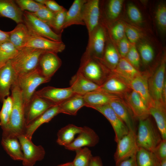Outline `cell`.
Segmentation results:
<instances>
[{
	"instance_id": "f35d334b",
	"label": "cell",
	"mask_w": 166,
	"mask_h": 166,
	"mask_svg": "<svg viewBox=\"0 0 166 166\" xmlns=\"http://www.w3.org/2000/svg\"><path fill=\"white\" fill-rule=\"evenodd\" d=\"M14 1L23 12L27 11L35 13L44 5L36 2L35 0H16Z\"/></svg>"
},
{
	"instance_id": "8d00e7d4",
	"label": "cell",
	"mask_w": 166,
	"mask_h": 166,
	"mask_svg": "<svg viewBox=\"0 0 166 166\" xmlns=\"http://www.w3.org/2000/svg\"><path fill=\"white\" fill-rule=\"evenodd\" d=\"M0 111V126L2 129L5 128L9 122L13 108V101L11 96L5 98L2 102Z\"/></svg>"
},
{
	"instance_id": "d4e9b609",
	"label": "cell",
	"mask_w": 166,
	"mask_h": 166,
	"mask_svg": "<svg viewBox=\"0 0 166 166\" xmlns=\"http://www.w3.org/2000/svg\"><path fill=\"white\" fill-rule=\"evenodd\" d=\"M86 0H75L66 13L63 29L73 25H85L82 17L83 6Z\"/></svg>"
},
{
	"instance_id": "277c9868",
	"label": "cell",
	"mask_w": 166,
	"mask_h": 166,
	"mask_svg": "<svg viewBox=\"0 0 166 166\" xmlns=\"http://www.w3.org/2000/svg\"><path fill=\"white\" fill-rule=\"evenodd\" d=\"M51 79L44 77L38 67L30 72L18 76L17 82L21 92L25 107L34 94L37 88L42 84L49 82Z\"/></svg>"
},
{
	"instance_id": "4dcf8cb0",
	"label": "cell",
	"mask_w": 166,
	"mask_h": 166,
	"mask_svg": "<svg viewBox=\"0 0 166 166\" xmlns=\"http://www.w3.org/2000/svg\"><path fill=\"white\" fill-rule=\"evenodd\" d=\"M1 144L4 150L12 159L22 160L23 154L17 137H2Z\"/></svg>"
},
{
	"instance_id": "f1b7e54d",
	"label": "cell",
	"mask_w": 166,
	"mask_h": 166,
	"mask_svg": "<svg viewBox=\"0 0 166 166\" xmlns=\"http://www.w3.org/2000/svg\"><path fill=\"white\" fill-rule=\"evenodd\" d=\"M58 105L60 113L76 115L85 104L83 96L74 94Z\"/></svg>"
},
{
	"instance_id": "44dd1931",
	"label": "cell",
	"mask_w": 166,
	"mask_h": 166,
	"mask_svg": "<svg viewBox=\"0 0 166 166\" xmlns=\"http://www.w3.org/2000/svg\"><path fill=\"white\" fill-rule=\"evenodd\" d=\"M70 85L74 94L82 96L100 88V86L89 80L78 71L71 77Z\"/></svg>"
},
{
	"instance_id": "d590c367",
	"label": "cell",
	"mask_w": 166,
	"mask_h": 166,
	"mask_svg": "<svg viewBox=\"0 0 166 166\" xmlns=\"http://www.w3.org/2000/svg\"><path fill=\"white\" fill-rule=\"evenodd\" d=\"M103 56V61L112 71L116 67L120 59L116 50L112 45L109 44L105 49Z\"/></svg>"
},
{
	"instance_id": "60d3db41",
	"label": "cell",
	"mask_w": 166,
	"mask_h": 166,
	"mask_svg": "<svg viewBox=\"0 0 166 166\" xmlns=\"http://www.w3.org/2000/svg\"><path fill=\"white\" fill-rule=\"evenodd\" d=\"M33 13L52 28L54 13L51 11L44 5L37 12Z\"/></svg>"
},
{
	"instance_id": "ac0fdd59",
	"label": "cell",
	"mask_w": 166,
	"mask_h": 166,
	"mask_svg": "<svg viewBox=\"0 0 166 166\" xmlns=\"http://www.w3.org/2000/svg\"><path fill=\"white\" fill-rule=\"evenodd\" d=\"M78 134L71 143L65 146L66 149L75 151L83 147H93L99 142V138L97 134L88 127H83Z\"/></svg>"
},
{
	"instance_id": "83f0119b",
	"label": "cell",
	"mask_w": 166,
	"mask_h": 166,
	"mask_svg": "<svg viewBox=\"0 0 166 166\" xmlns=\"http://www.w3.org/2000/svg\"><path fill=\"white\" fill-rule=\"evenodd\" d=\"M9 41L19 50L25 47L30 35L25 25L21 23L9 31Z\"/></svg>"
},
{
	"instance_id": "7402d4cb",
	"label": "cell",
	"mask_w": 166,
	"mask_h": 166,
	"mask_svg": "<svg viewBox=\"0 0 166 166\" xmlns=\"http://www.w3.org/2000/svg\"><path fill=\"white\" fill-rule=\"evenodd\" d=\"M128 85L140 96L149 108L154 101L150 93L147 75L141 74L130 81Z\"/></svg>"
},
{
	"instance_id": "9c48e42d",
	"label": "cell",
	"mask_w": 166,
	"mask_h": 166,
	"mask_svg": "<svg viewBox=\"0 0 166 166\" xmlns=\"http://www.w3.org/2000/svg\"><path fill=\"white\" fill-rule=\"evenodd\" d=\"M89 37L87 46L81 58H94L101 60L105 49V41L103 28L98 26Z\"/></svg>"
},
{
	"instance_id": "7bdbcfd3",
	"label": "cell",
	"mask_w": 166,
	"mask_h": 166,
	"mask_svg": "<svg viewBox=\"0 0 166 166\" xmlns=\"http://www.w3.org/2000/svg\"><path fill=\"white\" fill-rule=\"evenodd\" d=\"M140 55L143 61L146 64L150 63L153 60L154 53L152 46L147 43H142L139 46Z\"/></svg>"
},
{
	"instance_id": "7c38bea8",
	"label": "cell",
	"mask_w": 166,
	"mask_h": 166,
	"mask_svg": "<svg viewBox=\"0 0 166 166\" xmlns=\"http://www.w3.org/2000/svg\"><path fill=\"white\" fill-rule=\"evenodd\" d=\"M165 70L166 60L165 58L164 57L155 73L148 79L149 91L153 101L162 102L161 93L164 84L166 81Z\"/></svg>"
},
{
	"instance_id": "c3c4849f",
	"label": "cell",
	"mask_w": 166,
	"mask_h": 166,
	"mask_svg": "<svg viewBox=\"0 0 166 166\" xmlns=\"http://www.w3.org/2000/svg\"><path fill=\"white\" fill-rule=\"evenodd\" d=\"M125 33L127 38L131 45H135L140 38V35L138 32L131 27H126Z\"/></svg>"
},
{
	"instance_id": "f546056e",
	"label": "cell",
	"mask_w": 166,
	"mask_h": 166,
	"mask_svg": "<svg viewBox=\"0 0 166 166\" xmlns=\"http://www.w3.org/2000/svg\"><path fill=\"white\" fill-rule=\"evenodd\" d=\"M112 71L127 83L141 74L125 58L123 57L120 59L117 65Z\"/></svg>"
},
{
	"instance_id": "4316f807",
	"label": "cell",
	"mask_w": 166,
	"mask_h": 166,
	"mask_svg": "<svg viewBox=\"0 0 166 166\" xmlns=\"http://www.w3.org/2000/svg\"><path fill=\"white\" fill-rule=\"evenodd\" d=\"M22 11L12 0H0V17L12 19L17 24L23 23Z\"/></svg>"
},
{
	"instance_id": "ba28073f",
	"label": "cell",
	"mask_w": 166,
	"mask_h": 166,
	"mask_svg": "<svg viewBox=\"0 0 166 166\" xmlns=\"http://www.w3.org/2000/svg\"><path fill=\"white\" fill-rule=\"evenodd\" d=\"M18 138L23 151V157L22 161L24 166H33L37 161L44 159L45 152L42 146L35 145L25 134L18 136Z\"/></svg>"
},
{
	"instance_id": "3957f363",
	"label": "cell",
	"mask_w": 166,
	"mask_h": 166,
	"mask_svg": "<svg viewBox=\"0 0 166 166\" xmlns=\"http://www.w3.org/2000/svg\"><path fill=\"white\" fill-rule=\"evenodd\" d=\"M136 134L137 143L139 147L154 151L162 140L157 128L149 117L139 120Z\"/></svg>"
},
{
	"instance_id": "f907efd6",
	"label": "cell",
	"mask_w": 166,
	"mask_h": 166,
	"mask_svg": "<svg viewBox=\"0 0 166 166\" xmlns=\"http://www.w3.org/2000/svg\"><path fill=\"white\" fill-rule=\"evenodd\" d=\"M131 44L126 37L124 36L120 40L119 45V51L123 58H125L129 52Z\"/></svg>"
},
{
	"instance_id": "74e56055",
	"label": "cell",
	"mask_w": 166,
	"mask_h": 166,
	"mask_svg": "<svg viewBox=\"0 0 166 166\" xmlns=\"http://www.w3.org/2000/svg\"><path fill=\"white\" fill-rule=\"evenodd\" d=\"M76 155L72 162L73 166H89L92 155L91 151L87 147L76 150Z\"/></svg>"
},
{
	"instance_id": "603a6c76",
	"label": "cell",
	"mask_w": 166,
	"mask_h": 166,
	"mask_svg": "<svg viewBox=\"0 0 166 166\" xmlns=\"http://www.w3.org/2000/svg\"><path fill=\"white\" fill-rule=\"evenodd\" d=\"M150 115L154 118L163 140H166V105L154 101L149 107Z\"/></svg>"
},
{
	"instance_id": "8992f818",
	"label": "cell",
	"mask_w": 166,
	"mask_h": 166,
	"mask_svg": "<svg viewBox=\"0 0 166 166\" xmlns=\"http://www.w3.org/2000/svg\"><path fill=\"white\" fill-rule=\"evenodd\" d=\"M100 60L94 58H81L78 71L90 81L101 86L109 77L107 76V71L100 63Z\"/></svg>"
},
{
	"instance_id": "bcb514c9",
	"label": "cell",
	"mask_w": 166,
	"mask_h": 166,
	"mask_svg": "<svg viewBox=\"0 0 166 166\" xmlns=\"http://www.w3.org/2000/svg\"><path fill=\"white\" fill-rule=\"evenodd\" d=\"M127 13L130 19L133 22L140 23L142 20V16L140 11L133 4H129L128 5Z\"/></svg>"
},
{
	"instance_id": "484cf974",
	"label": "cell",
	"mask_w": 166,
	"mask_h": 166,
	"mask_svg": "<svg viewBox=\"0 0 166 166\" xmlns=\"http://www.w3.org/2000/svg\"><path fill=\"white\" fill-rule=\"evenodd\" d=\"M83 97L85 106L90 108L109 104L112 100L119 98L117 95L107 93L100 89L86 94Z\"/></svg>"
},
{
	"instance_id": "db71d44e",
	"label": "cell",
	"mask_w": 166,
	"mask_h": 166,
	"mask_svg": "<svg viewBox=\"0 0 166 166\" xmlns=\"http://www.w3.org/2000/svg\"><path fill=\"white\" fill-rule=\"evenodd\" d=\"M89 166H103L101 158L98 156H92Z\"/></svg>"
},
{
	"instance_id": "d6a6232c",
	"label": "cell",
	"mask_w": 166,
	"mask_h": 166,
	"mask_svg": "<svg viewBox=\"0 0 166 166\" xmlns=\"http://www.w3.org/2000/svg\"><path fill=\"white\" fill-rule=\"evenodd\" d=\"M128 89V86L125 83L113 76H110L100 86V88L105 92L115 95L125 93Z\"/></svg>"
},
{
	"instance_id": "ffe728a7",
	"label": "cell",
	"mask_w": 166,
	"mask_h": 166,
	"mask_svg": "<svg viewBox=\"0 0 166 166\" xmlns=\"http://www.w3.org/2000/svg\"><path fill=\"white\" fill-rule=\"evenodd\" d=\"M109 104L129 131L136 132L137 128L136 119L126 104L118 98L112 100Z\"/></svg>"
},
{
	"instance_id": "836d02e7",
	"label": "cell",
	"mask_w": 166,
	"mask_h": 166,
	"mask_svg": "<svg viewBox=\"0 0 166 166\" xmlns=\"http://www.w3.org/2000/svg\"><path fill=\"white\" fill-rule=\"evenodd\" d=\"M137 166H160V162L152 152L139 147L135 155Z\"/></svg>"
},
{
	"instance_id": "4fadbf2b",
	"label": "cell",
	"mask_w": 166,
	"mask_h": 166,
	"mask_svg": "<svg viewBox=\"0 0 166 166\" xmlns=\"http://www.w3.org/2000/svg\"><path fill=\"white\" fill-rule=\"evenodd\" d=\"M99 0H86L82 12L83 21L89 35L98 26L100 16Z\"/></svg>"
},
{
	"instance_id": "9a60e30c",
	"label": "cell",
	"mask_w": 166,
	"mask_h": 166,
	"mask_svg": "<svg viewBox=\"0 0 166 166\" xmlns=\"http://www.w3.org/2000/svg\"><path fill=\"white\" fill-rule=\"evenodd\" d=\"M17 77L10 60L0 67V101L1 102L9 96L10 90L16 82Z\"/></svg>"
},
{
	"instance_id": "cb8c5ba5",
	"label": "cell",
	"mask_w": 166,
	"mask_h": 166,
	"mask_svg": "<svg viewBox=\"0 0 166 166\" xmlns=\"http://www.w3.org/2000/svg\"><path fill=\"white\" fill-rule=\"evenodd\" d=\"M60 113L58 105H55L50 107L26 126L25 135L31 140L34 132L41 125L49 122Z\"/></svg>"
},
{
	"instance_id": "7dc6e473",
	"label": "cell",
	"mask_w": 166,
	"mask_h": 166,
	"mask_svg": "<svg viewBox=\"0 0 166 166\" xmlns=\"http://www.w3.org/2000/svg\"><path fill=\"white\" fill-rule=\"evenodd\" d=\"M153 153L160 162L166 159V140H162L155 149Z\"/></svg>"
},
{
	"instance_id": "ee69618b",
	"label": "cell",
	"mask_w": 166,
	"mask_h": 166,
	"mask_svg": "<svg viewBox=\"0 0 166 166\" xmlns=\"http://www.w3.org/2000/svg\"><path fill=\"white\" fill-rule=\"evenodd\" d=\"M125 58L138 69L140 66V56L135 45H131L130 50Z\"/></svg>"
},
{
	"instance_id": "7a4b0ae2",
	"label": "cell",
	"mask_w": 166,
	"mask_h": 166,
	"mask_svg": "<svg viewBox=\"0 0 166 166\" xmlns=\"http://www.w3.org/2000/svg\"><path fill=\"white\" fill-rule=\"evenodd\" d=\"M44 52L30 47H25L19 50L15 57L10 60L17 75H23L37 68L40 57Z\"/></svg>"
},
{
	"instance_id": "ab89813d",
	"label": "cell",
	"mask_w": 166,
	"mask_h": 166,
	"mask_svg": "<svg viewBox=\"0 0 166 166\" xmlns=\"http://www.w3.org/2000/svg\"><path fill=\"white\" fill-rule=\"evenodd\" d=\"M123 1L111 0L108 5L107 14L110 19L113 20L117 18L121 10Z\"/></svg>"
},
{
	"instance_id": "681fc988",
	"label": "cell",
	"mask_w": 166,
	"mask_h": 166,
	"mask_svg": "<svg viewBox=\"0 0 166 166\" xmlns=\"http://www.w3.org/2000/svg\"><path fill=\"white\" fill-rule=\"evenodd\" d=\"M125 29L123 24L119 23L112 29L111 33L113 38L116 40H120L124 36Z\"/></svg>"
},
{
	"instance_id": "2e32d148",
	"label": "cell",
	"mask_w": 166,
	"mask_h": 166,
	"mask_svg": "<svg viewBox=\"0 0 166 166\" xmlns=\"http://www.w3.org/2000/svg\"><path fill=\"white\" fill-rule=\"evenodd\" d=\"M125 98V103L136 119L142 120L149 117V107L136 92L132 90L126 93Z\"/></svg>"
},
{
	"instance_id": "816d5d0a",
	"label": "cell",
	"mask_w": 166,
	"mask_h": 166,
	"mask_svg": "<svg viewBox=\"0 0 166 166\" xmlns=\"http://www.w3.org/2000/svg\"><path fill=\"white\" fill-rule=\"evenodd\" d=\"M44 5L54 13L61 11L66 9L54 0H45Z\"/></svg>"
},
{
	"instance_id": "e0dca14e",
	"label": "cell",
	"mask_w": 166,
	"mask_h": 166,
	"mask_svg": "<svg viewBox=\"0 0 166 166\" xmlns=\"http://www.w3.org/2000/svg\"><path fill=\"white\" fill-rule=\"evenodd\" d=\"M25 47L57 54L64 51L65 45L62 41L56 42L44 37L30 35Z\"/></svg>"
},
{
	"instance_id": "8fae6325",
	"label": "cell",
	"mask_w": 166,
	"mask_h": 166,
	"mask_svg": "<svg viewBox=\"0 0 166 166\" xmlns=\"http://www.w3.org/2000/svg\"><path fill=\"white\" fill-rule=\"evenodd\" d=\"M55 105L34 93L25 107L26 126L49 108Z\"/></svg>"
},
{
	"instance_id": "f6af8a7d",
	"label": "cell",
	"mask_w": 166,
	"mask_h": 166,
	"mask_svg": "<svg viewBox=\"0 0 166 166\" xmlns=\"http://www.w3.org/2000/svg\"><path fill=\"white\" fill-rule=\"evenodd\" d=\"M156 18L161 29L165 31L166 29V7L164 5L159 6L156 12Z\"/></svg>"
},
{
	"instance_id": "f5cc1de1",
	"label": "cell",
	"mask_w": 166,
	"mask_h": 166,
	"mask_svg": "<svg viewBox=\"0 0 166 166\" xmlns=\"http://www.w3.org/2000/svg\"><path fill=\"white\" fill-rule=\"evenodd\" d=\"M119 166H137L135 156L123 161Z\"/></svg>"
},
{
	"instance_id": "e575fe53",
	"label": "cell",
	"mask_w": 166,
	"mask_h": 166,
	"mask_svg": "<svg viewBox=\"0 0 166 166\" xmlns=\"http://www.w3.org/2000/svg\"><path fill=\"white\" fill-rule=\"evenodd\" d=\"M18 50L9 41L0 44V67L13 59L17 54Z\"/></svg>"
},
{
	"instance_id": "5b68a950",
	"label": "cell",
	"mask_w": 166,
	"mask_h": 166,
	"mask_svg": "<svg viewBox=\"0 0 166 166\" xmlns=\"http://www.w3.org/2000/svg\"><path fill=\"white\" fill-rule=\"evenodd\" d=\"M23 23L31 35L41 37L56 42L62 41L61 34L56 33L32 13L23 11Z\"/></svg>"
},
{
	"instance_id": "52a82bcc",
	"label": "cell",
	"mask_w": 166,
	"mask_h": 166,
	"mask_svg": "<svg viewBox=\"0 0 166 166\" xmlns=\"http://www.w3.org/2000/svg\"><path fill=\"white\" fill-rule=\"evenodd\" d=\"M114 155L115 166H119L123 161L135 156L139 148L137 143L136 132L129 131L117 143Z\"/></svg>"
},
{
	"instance_id": "d6986e66",
	"label": "cell",
	"mask_w": 166,
	"mask_h": 166,
	"mask_svg": "<svg viewBox=\"0 0 166 166\" xmlns=\"http://www.w3.org/2000/svg\"><path fill=\"white\" fill-rule=\"evenodd\" d=\"M61 61L57 53L45 52L41 55L38 68L45 77L51 78L61 65Z\"/></svg>"
},
{
	"instance_id": "6da1fadb",
	"label": "cell",
	"mask_w": 166,
	"mask_h": 166,
	"mask_svg": "<svg viewBox=\"0 0 166 166\" xmlns=\"http://www.w3.org/2000/svg\"><path fill=\"white\" fill-rule=\"evenodd\" d=\"M13 108L9 122L2 130V137H18L25 134L26 125L25 105L17 81L12 86Z\"/></svg>"
},
{
	"instance_id": "9f6ffc18",
	"label": "cell",
	"mask_w": 166,
	"mask_h": 166,
	"mask_svg": "<svg viewBox=\"0 0 166 166\" xmlns=\"http://www.w3.org/2000/svg\"><path fill=\"white\" fill-rule=\"evenodd\" d=\"M161 99L162 102L166 105V81L165 82L162 91Z\"/></svg>"
},
{
	"instance_id": "680465c9",
	"label": "cell",
	"mask_w": 166,
	"mask_h": 166,
	"mask_svg": "<svg viewBox=\"0 0 166 166\" xmlns=\"http://www.w3.org/2000/svg\"><path fill=\"white\" fill-rule=\"evenodd\" d=\"M160 166H166V159L160 162Z\"/></svg>"
},
{
	"instance_id": "11a10c76",
	"label": "cell",
	"mask_w": 166,
	"mask_h": 166,
	"mask_svg": "<svg viewBox=\"0 0 166 166\" xmlns=\"http://www.w3.org/2000/svg\"><path fill=\"white\" fill-rule=\"evenodd\" d=\"M9 31H4L0 30V44L9 41Z\"/></svg>"
},
{
	"instance_id": "5bb4252c",
	"label": "cell",
	"mask_w": 166,
	"mask_h": 166,
	"mask_svg": "<svg viewBox=\"0 0 166 166\" xmlns=\"http://www.w3.org/2000/svg\"><path fill=\"white\" fill-rule=\"evenodd\" d=\"M37 96L56 105H58L74 94L70 87L57 88L48 86L34 93Z\"/></svg>"
},
{
	"instance_id": "1f68e13d",
	"label": "cell",
	"mask_w": 166,
	"mask_h": 166,
	"mask_svg": "<svg viewBox=\"0 0 166 166\" xmlns=\"http://www.w3.org/2000/svg\"><path fill=\"white\" fill-rule=\"evenodd\" d=\"M83 127L72 124H69L60 129L57 133V143L65 146L71 143L75 139L76 135L79 134Z\"/></svg>"
},
{
	"instance_id": "6f0895ef",
	"label": "cell",
	"mask_w": 166,
	"mask_h": 166,
	"mask_svg": "<svg viewBox=\"0 0 166 166\" xmlns=\"http://www.w3.org/2000/svg\"><path fill=\"white\" fill-rule=\"evenodd\" d=\"M57 166H73L72 162H69L58 165Z\"/></svg>"
},
{
	"instance_id": "30bf717a",
	"label": "cell",
	"mask_w": 166,
	"mask_h": 166,
	"mask_svg": "<svg viewBox=\"0 0 166 166\" xmlns=\"http://www.w3.org/2000/svg\"><path fill=\"white\" fill-rule=\"evenodd\" d=\"M102 114L109 121L114 130L115 141L117 142L127 135L129 130L109 104L92 108Z\"/></svg>"
},
{
	"instance_id": "b9f144b4",
	"label": "cell",
	"mask_w": 166,
	"mask_h": 166,
	"mask_svg": "<svg viewBox=\"0 0 166 166\" xmlns=\"http://www.w3.org/2000/svg\"><path fill=\"white\" fill-rule=\"evenodd\" d=\"M66 9L54 13V17L52 29H53L58 34H61L63 30L65 23Z\"/></svg>"
}]
</instances>
